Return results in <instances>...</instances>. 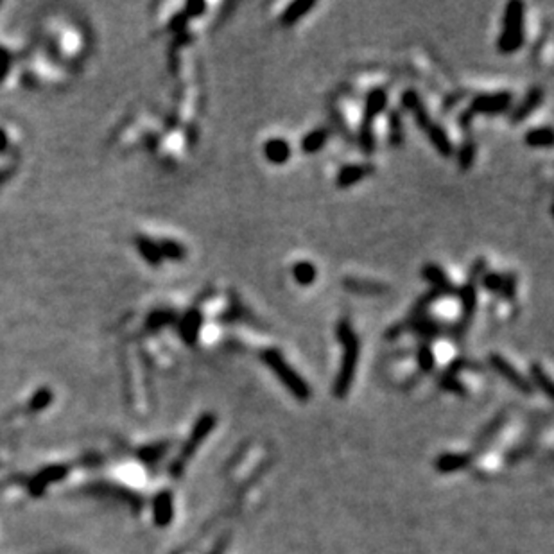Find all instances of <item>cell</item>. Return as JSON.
<instances>
[{
  "mask_svg": "<svg viewBox=\"0 0 554 554\" xmlns=\"http://www.w3.org/2000/svg\"><path fill=\"white\" fill-rule=\"evenodd\" d=\"M153 519L155 524L158 528H165L173 522L174 517V504H173V494L171 492H162L155 497L153 501Z\"/></svg>",
  "mask_w": 554,
  "mask_h": 554,
  "instance_id": "obj_10",
  "label": "cell"
},
{
  "mask_svg": "<svg viewBox=\"0 0 554 554\" xmlns=\"http://www.w3.org/2000/svg\"><path fill=\"white\" fill-rule=\"evenodd\" d=\"M531 377L533 381H535V384L540 388L544 393L549 397V399H553V382H551V379L547 377L546 372H544V368L542 366H538V364H533L531 366Z\"/></svg>",
  "mask_w": 554,
  "mask_h": 554,
  "instance_id": "obj_25",
  "label": "cell"
},
{
  "mask_svg": "<svg viewBox=\"0 0 554 554\" xmlns=\"http://www.w3.org/2000/svg\"><path fill=\"white\" fill-rule=\"evenodd\" d=\"M422 277H424L427 282H431V284L434 286V289L440 291L443 296L458 295V291L454 289V284L449 280L447 273L443 271L442 268H440V266L427 264L424 269H422Z\"/></svg>",
  "mask_w": 554,
  "mask_h": 554,
  "instance_id": "obj_11",
  "label": "cell"
},
{
  "mask_svg": "<svg viewBox=\"0 0 554 554\" xmlns=\"http://www.w3.org/2000/svg\"><path fill=\"white\" fill-rule=\"evenodd\" d=\"M135 246H137V252L142 255V259L146 260L149 266L158 268V266L164 262L160 255V250H158V243L153 241V239L146 237V235H139V237L135 239Z\"/></svg>",
  "mask_w": 554,
  "mask_h": 554,
  "instance_id": "obj_15",
  "label": "cell"
},
{
  "mask_svg": "<svg viewBox=\"0 0 554 554\" xmlns=\"http://www.w3.org/2000/svg\"><path fill=\"white\" fill-rule=\"evenodd\" d=\"M391 142L395 144V146H400V142H402V128H400V117L399 113H391Z\"/></svg>",
  "mask_w": 554,
  "mask_h": 554,
  "instance_id": "obj_31",
  "label": "cell"
},
{
  "mask_svg": "<svg viewBox=\"0 0 554 554\" xmlns=\"http://www.w3.org/2000/svg\"><path fill=\"white\" fill-rule=\"evenodd\" d=\"M386 104H388V94L382 88H375L368 94L366 97V106H364V119H363V126H361V148L366 155H372L373 149H375V137H373V121L377 115H381L382 112L386 110Z\"/></svg>",
  "mask_w": 554,
  "mask_h": 554,
  "instance_id": "obj_5",
  "label": "cell"
},
{
  "mask_svg": "<svg viewBox=\"0 0 554 554\" xmlns=\"http://www.w3.org/2000/svg\"><path fill=\"white\" fill-rule=\"evenodd\" d=\"M205 9H207V4H205V2H189L183 11H185V15L189 17V20H191V18L201 17V15L205 13Z\"/></svg>",
  "mask_w": 554,
  "mask_h": 554,
  "instance_id": "obj_33",
  "label": "cell"
},
{
  "mask_svg": "<svg viewBox=\"0 0 554 554\" xmlns=\"http://www.w3.org/2000/svg\"><path fill=\"white\" fill-rule=\"evenodd\" d=\"M503 282L504 277L497 273H483V277H481V284H483V287H485L486 291H490V293H501V289H503Z\"/></svg>",
  "mask_w": 554,
  "mask_h": 554,
  "instance_id": "obj_29",
  "label": "cell"
},
{
  "mask_svg": "<svg viewBox=\"0 0 554 554\" xmlns=\"http://www.w3.org/2000/svg\"><path fill=\"white\" fill-rule=\"evenodd\" d=\"M345 286H347L348 291L361 293V295H381V293H384V286H381V284H375V282L357 280V278L345 280Z\"/></svg>",
  "mask_w": 554,
  "mask_h": 554,
  "instance_id": "obj_24",
  "label": "cell"
},
{
  "mask_svg": "<svg viewBox=\"0 0 554 554\" xmlns=\"http://www.w3.org/2000/svg\"><path fill=\"white\" fill-rule=\"evenodd\" d=\"M187 22H189V17L185 15V11H180V13H176L173 18H171L169 27H171V31H176V33H180V31L185 29Z\"/></svg>",
  "mask_w": 554,
  "mask_h": 554,
  "instance_id": "obj_35",
  "label": "cell"
},
{
  "mask_svg": "<svg viewBox=\"0 0 554 554\" xmlns=\"http://www.w3.org/2000/svg\"><path fill=\"white\" fill-rule=\"evenodd\" d=\"M524 4L513 0L504 11V31L499 38V51L504 54L517 52L524 45Z\"/></svg>",
  "mask_w": 554,
  "mask_h": 554,
  "instance_id": "obj_3",
  "label": "cell"
},
{
  "mask_svg": "<svg viewBox=\"0 0 554 554\" xmlns=\"http://www.w3.org/2000/svg\"><path fill=\"white\" fill-rule=\"evenodd\" d=\"M434 363H436V359H434L433 348L429 347L427 343H422V347L418 348V366H420V370L429 373L434 368Z\"/></svg>",
  "mask_w": 554,
  "mask_h": 554,
  "instance_id": "obj_27",
  "label": "cell"
},
{
  "mask_svg": "<svg viewBox=\"0 0 554 554\" xmlns=\"http://www.w3.org/2000/svg\"><path fill=\"white\" fill-rule=\"evenodd\" d=\"M510 92H497V94H481L472 101L470 113H503L511 104Z\"/></svg>",
  "mask_w": 554,
  "mask_h": 554,
  "instance_id": "obj_7",
  "label": "cell"
},
{
  "mask_svg": "<svg viewBox=\"0 0 554 554\" xmlns=\"http://www.w3.org/2000/svg\"><path fill=\"white\" fill-rule=\"evenodd\" d=\"M474 158H476V144L472 140L463 144V148L459 149V167L463 171L470 169L474 164Z\"/></svg>",
  "mask_w": 554,
  "mask_h": 554,
  "instance_id": "obj_28",
  "label": "cell"
},
{
  "mask_svg": "<svg viewBox=\"0 0 554 554\" xmlns=\"http://www.w3.org/2000/svg\"><path fill=\"white\" fill-rule=\"evenodd\" d=\"M216 415H212V413H207V415H203L198 420V424L194 425V429H192L191 436H189V440L185 442V445L182 447V452L178 454V458L174 459L173 467H171V472H173L174 477H180V474L183 472V468H185V465L191 461V458L194 456V452L200 449L201 442H203L205 438L208 436V434L212 433L214 427H216Z\"/></svg>",
  "mask_w": 554,
  "mask_h": 554,
  "instance_id": "obj_4",
  "label": "cell"
},
{
  "mask_svg": "<svg viewBox=\"0 0 554 554\" xmlns=\"http://www.w3.org/2000/svg\"><path fill=\"white\" fill-rule=\"evenodd\" d=\"M264 156L269 164L284 165L291 158V146L284 139H269L264 144Z\"/></svg>",
  "mask_w": 554,
  "mask_h": 554,
  "instance_id": "obj_13",
  "label": "cell"
},
{
  "mask_svg": "<svg viewBox=\"0 0 554 554\" xmlns=\"http://www.w3.org/2000/svg\"><path fill=\"white\" fill-rule=\"evenodd\" d=\"M260 359H262V363H264L266 366L271 368V372L277 375V379L282 382V384L286 386L287 391H289L293 397H296V399L302 400V402L311 399V388H309V384L300 377L295 370L291 368L289 363L284 359V355H282L280 352L275 350V348H268V350H264L260 354Z\"/></svg>",
  "mask_w": 554,
  "mask_h": 554,
  "instance_id": "obj_2",
  "label": "cell"
},
{
  "mask_svg": "<svg viewBox=\"0 0 554 554\" xmlns=\"http://www.w3.org/2000/svg\"><path fill=\"white\" fill-rule=\"evenodd\" d=\"M336 336L343 345V359L338 377L334 382V395L343 399L348 395L352 382L355 379V370H357V363H359V339L355 336L348 320L339 321L338 327H336Z\"/></svg>",
  "mask_w": 554,
  "mask_h": 554,
  "instance_id": "obj_1",
  "label": "cell"
},
{
  "mask_svg": "<svg viewBox=\"0 0 554 554\" xmlns=\"http://www.w3.org/2000/svg\"><path fill=\"white\" fill-rule=\"evenodd\" d=\"M470 463V458L465 454H443L436 459V468L440 472L449 474V472H456V470H461L467 465Z\"/></svg>",
  "mask_w": 554,
  "mask_h": 554,
  "instance_id": "obj_21",
  "label": "cell"
},
{
  "mask_svg": "<svg viewBox=\"0 0 554 554\" xmlns=\"http://www.w3.org/2000/svg\"><path fill=\"white\" fill-rule=\"evenodd\" d=\"M418 104H422V99L420 96H418V92L416 90H406L402 94V106L406 110H409V112H413V110L418 106Z\"/></svg>",
  "mask_w": 554,
  "mask_h": 554,
  "instance_id": "obj_32",
  "label": "cell"
},
{
  "mask_svg": "<svg viewBox=\"0 0 554 554\" xmlns=\"http://www.w3.org/2000/svg\"><path fill=\"white\" fill-rule=\"evenodd\" d=\"M490 364H492V366L497 370V373H501V377L506 379L511 386H515L517 390L522 391V393H528V395L533 393L531 382H529L528 379H526L524 375H522V373L515 368V366H511V364L504 359L503 355H499V354L490 355Z\"/></svg>",
  "mask_w": 554,
  "mask_h": 554,
  "instance_id": "obj_8",
  "label": "cell"
},
{
  "mask_svg": "<svg viewBox=\"0 0 554 554\" xmlns=\"http://www.w3.org/2000/svg\"><path fill=\"white\" fill-rule=\"evenodd\" d=\"M327 140H329V131H327L325 128H318V130L311 131V133L305 135L302 140L303 153H307V155L320 153L321 149L325 148Z\"/></svg>",
  "mask_w": 554,
  "mask_h": 554,
  "instance_id": "obj_19",
  "label": "cell"
},
{
  "mask_svg": "<svg viewBox=\"0 0 554 554\" xmlns=\"http://www.w3.org/2000/svg\"><path fill=\"white\" fill-rule=\"evenodd\" d=\"M51 391L49 390H42V391H38V393L35 395V397H33V400H31V409H33V411H42V409H44V407H47L49 404H51Z\"/></svg>",
  "mask_w": 554,
  "mask_h": 554,
  "instance_id": "obj_30",
  "label": "cell"
},
{
  "mask_svg": "<svg viewBox=\"0 0 554 554\" xmlns=\"http://www.w3.org/2000/svg\"><path fill=\"white\" fill-rule=\"evenodd\" d=\"M314 8H316V2H312V0H296V2H293V4L284 11V15H282V24H284V26H293V24L300 22V20H302V18Z\"/></svg>",
  "mask_w": 554,
  "mask_h": 554,
  "instance_id": "obj_18",
  "label": "cell"
},
{
  "mask_svg": "<svg viewBox=\"0 0 554 554\" xmlns=\"http://www.w3.org/2000/svg\"><path fill=\"white\" fill-rule=\"evenodd\" d=\"M201 327H203V314L200 311H189L185 316L180 321V338L187 343V345H194L200 339Z\"/></svg>",
  "mask_w": 554,
  "mask_h": 554,
  "instance_id": "obj_9",
  "label": "cell"
},
{
  "mask_svg": "<svg viewBox=\"0 0 554 554\" xmlns=\"http://www.w3.org/2000/svg\"><path fill=\"white\" fill-rule=\"evenodd\" d=\"M542 101H544V90H542V88H533L528 96H526L524 103L520 104L519 108L513 112V115H511V121L513 122L524 121L526 117H529V115H531V113L535 112L538 106H540Z\"/></svg>",
  "mask_w": 554,
  "mask_h": 554,
  "instance_id": "obj_17",
  "label": "cell"
},
{
  "mask_svg": "<svg viewBox=\"0 0 554 554\" xmlns=\"http://www.w3.org/2000/svg\"><path fill=\"white\" fill-rule=\"evenodd\" d=\"M293 277H295V280L298 282L300 286H311V284L316 282L318 269L312 262L302 260V262H296V264L293 266Z\"/></svg>",
  "mask_w": 554,
  "mask_h": 554,
  "instance_id": "obj_22",
  "label": "cell"
},
{
  "mask_svg": "<svg viewBox=\"0 0 554 554\" xmlns=\"http://www.w3.org/2000/svg\"><path fill=\"white\" fill-rule=\"evenodd\" d=\"M174 321V312L173 311H155L149 314L148 318V329H162V327L169 325Z\"/></svg>",
  "mask_w": 554,
  "mask_h": 554,
  "instance_id": "obj_26",
  "label": "cell"
},
{
  "mask_svg": "<svg viewBox=\"0 0 554 554\" xmlns=\"http://www.w3.org/2000/svg\"><path fill=\"white\" fill-rule=\"evenodd\" d=\"M524 142L531 148H551L553 146V131L551 128H535L528 131L524 137Z\"/></svg>",
  "mask_w": 554,
  "mask_h": 554,
  "instance_id": "obj_23",
  "label": "cell"
},
{
  "mask_svg": "<svg viewBox=\"0 0 554 554\" xmlns=\"http://www.w3.org/2000/svg\"><path fill=\"white\" fill-rule=\"evenodd\" d=\"M67 472H69V468L67 467L45 468L44 472H40L35 479L31 481V492H33V495L42 494V492H44V490L47 488L51 483H56V481L63 479V477L67 476Z\"/></svg>",
  "mask_w": 554,
  "mask_h": 554,
  "instance_id": "obj_14",
  "label": "cell"
},
{
  "mask_svg": "<svg viewBox=\"0 0 554 554\" xmlns=\"http://www.w3.org/2000/svg\"><path fill=\"white\" fill-rule=\"evenodd\" d=\"M501 295L506 296L508 300L515 298V277H513V275H506V277H504Z\"/></svg>",
  "mask_w": 554,
  "mask_h": 554,
  "instance_id": "obj_34",
  "label": "cell"
},
{
  "mask_svg": "<svg viewBox=\"0 0 554 554\" xmlns=\"http://www.w3.org/2000/svg\"><path fill=\"white\" fill-rule=\"evenodd\" d=\"M372 173H373L372 165H364V164L345 165V167L338 173L336 185H338L339 189H348V187L359 183L361 180H364V178L370 176Z\"/></svg>",
  "mask_w": 554,
  "mask_h": 554,
  "instance_id": "obj_12",
  "label": "cell"
},
{
  "mask_svg": "<svg viewBox=\"0 0 554 554\" xmlns=\"http://www.w3.org/2000/svg\"><path fill=\"white\" fill-rule=\"evenodd\" d=\"M158 243V250H160L162 260H173V262H182L185 259L187 252L183 244H180L178 241H173V239H162V241H156Z\"/></svg>",
  "mask_w": 554,
  "mask_h": 554,
  "instance_id": "obj_20",
  "label": "cell"
},
{
  "mask_svg": "<svg viewBox=\"0 0 554 554\" xmlns=\"http://www.w3.org/2000/svg\"><path fill=\"white\" fill-rule=\"evenodd\" d=\"M425 131H427L429 139L433 142L434 149H436L440 155H443L445 158L452 156V153H454V146H452L449 135H447V131L443 130L442 126H438V124H433V122H431V126H429Z\"/></svg>",
  "mask_w": 554,
  "mask_h": 554,
  "instance_id": "obj_16",
  "label": "cell"
},
{
  "mask_svg": "<svg viewBox=\"0 0 554 554\" xmlns=\"http://www.w3.org/2000/svg\"><path fill=\"white\" fill-rule=\"evenodd\" d=\"M486 268L485 259H479L474 262L472 266V278L465 284L461 289L458 291L459 298H461V305H463V327H467L472 320L474 312L477 307V287H476V278L483 277Z\"/></svg>",
  "mask_w": 554,
  "mask_h": 554,
  "instance_id": "obj_6",
  "label": "cell"
}]
</instances>
